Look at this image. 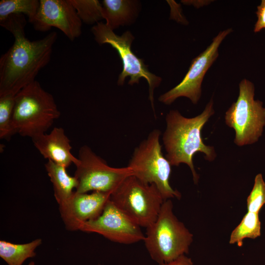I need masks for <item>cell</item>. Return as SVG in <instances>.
Here are the masks:
<instances>
[{
	"label": "cell",
	"mask_w": 265,
	"mask_h": 265,
	"mask_svg": "<svg viewBox=\"0 0 265 265\" xmlns=\"http://www.w3.org/2000/svg\"><path fill=\"white\" fill-rule=\"evenodd\" d=\"M214 113L212 98L203 112L195 117H185L177 110H170L166 116V127L162 137L166 153L165 157L171 166L187 165L195 184L198 183L199 176L193 165L194 154L203 153L210 161L216 156L213 147L205 145L201 137L204 126Z\"/></svg>",
	"instance_id": "cell-2"
},
{
	"label": "cell",
	"mask_w": 265,
	"mask_h": 265,
	"mask_svg": "<svg viewBox=\"0 0 265 265\" xmlns=\"http://www.w3.org/2000/svg\"><path fill=\"white\" fill-rule=\"evenodd\" d=\"M257 16V21L255 24L254 31L260 32L265 26V0H262L261 4L257 6L256 12Z\"/></svg>",
	"instance_id": "cell-23"
},
{
	"label": "cell",
	"mask_w": 265,
	"mask_h": 265,
	"mask_svg": "<svg viewBox=\"0 0 265 265\" xmlns=\"http://www.w3.org/2000/svg\"><path fill=\"white\" fill-rule=\"evenodd\" d=\"M80 231L97 233L111 241L126 244L143 241L145 238L141 227L116 207L110 199L101 214L84 223Z\"/></svg>",
	"instance_id": "cell-11"
},
{
	"label": "cell",
	"mask_w": 265,
	"mask_h": 265,
	"mask_svg": "<svg viewBox=\"0 0 265 265\" xmlns=\"http://www.w3.org/2000/svg\"><path fill=\"white\" fill-rule=\"evenodd\" d=\"M91 31L95 41L99 45L109 44L115 49L121 58L123 70L119 75L118 85H123L126 78L128 77L130 78L128 84L131 85L138 84L141 78L147 80L149 85V99L155 112L154 91L160 85L161 78L151 73L144 60L132 52L131 45L134 37L132 33L127 31L119 36L102 22H98L93 26Z\"/></svg>",
	"instance_id": "cell-8"
},
{
	"label": "cell",
	"mask_w": 265,
	"mask_h": 265,
	"mask_svg": "<svg viewBox=\"0 0 265 265\" xmlns=\"http://www.w3.org/2000/svg\"><path fill=\"white\" fill-rule=\"evenodd\" d=\"M108 193L93 191L91 193L75 192L65 203L59 206L61 218L66 229L80 230L85 222L99 216L110 199Z\"/></svg>",
	"instance_id": "cell-13"
},
{
	"label": "cell",
	"mask_w": 265,
	"mask_h": 265,
	"mask_svg": "<svg viewBox=\"0 0 265 265\" xmlns=\"http://www.w3.org/2000/svg\"><path fill=\"white\" fill-rule=\"evenodd\" d=\"M24 15H11L0 21V25L10 32L14 40L0 58V95L17 94L35 80L39 72L50 61L57 33L52 31L43 38L31 41L26 36Z\"/></svg>",
	"instance_id": "cell-1"
},
{
	"label": "cell",
	"mask_w": 265,
	"mask_h": 265,
	"mask_svg": "<svg viewBox=\"0 0 265 265\" xmlns=\"http://www.w3.org/2000/svg\"><path fill=\"white\" fill-rule=\"evenodd\" d=\"M40 4L38 0H1L0 1V21L14 14L26 15L32 23Z\"/></svg>",
	"instance_id": "cell-19"
},
{
	"label": "cell",
	"mask_w": 265,
	"mask_h": 265,
	"mask_svg": "<svg viewBox=\"0 0 265 265\" xmlns=\"http://www.w3.org/2000/svg\"><path fill=\"white\" fill-rule=\"evenodd\" d=\"M255 86L248 80L239 83V94L226 112V125L235 132L234 143L238 146L252 144L262 135L265 126V107L255 100Z\"/></svg>",
	"instance_id": "cell-7"
},
{
	"label": "cell",
	"mask_w": 265,
	"mask_h": 265,
	"mask_svg": "<svg viewBox=\"0 0 265 265\" xmlns=\"http://www.w3.org/2000/svg\"><path fill=\"white\" fill-rule=\"evenodd\" d=\"M16 94L0 95V138L9 140L16 133L13 123V113Z\"/></svg>",
	"instance_id": "cell-20"
},
{
	"label": "cell",
	"mask_w": 265,
	"mask_h": 265,
	"mask_svg": "<svg viewBox=\"0 0 265 265\" xmlns=\"http://www.w3.org/2000/svg\"><path fill=\"white\" fill-rule=\"evenodd\" d=\"M261 225L259 213L247 212L240 222L232 232L229 243L237 244L238 247H241L245 238L255 239L260 237Z\"/></svg>",
	"instance_id": "cell-18"
},
{
	"label": "cell",
	"mask_w": 265,
	"mask_h": 265,
	"mask_svg": "<svg viewBox=\"0 0 265 265\" xmlns=\"http://www.w3.org/2000/svg\"></svg>",
	"instance_id": "cell-27"
},
{
	"label": "cell",
	"mask_w": 265,
	"mask_h": 265,
	"mask_svg": "<svg viewBox=\"0 0 265 265\" xmlns=\"http://www.w3.org/2000/svg\"><path fill=\"white\" fill-rule=\"evenodd\" d=\"M171 199L165 200L156 221L146 229L143 241L151 259L166 263L188 254L193 234L173 212Z\"/></svg>",
	"instance_id": "cell-3"
},
{
	"label": "cell",
	"mask_w": 265,
	"mask_h": 265,
	"mask_svg": "<svg viewBox=\"0 0 265 265\" xmlns=\"http://www.w3.org/2000/svg\"><path fill=\"white\" fill-rule=\"evenodd\" d=\"M32 24L35 30L48 31L52 27L61 31L71 41L82 32V22L70 0H40Z\"/></svg>",
	"instance_id": "cell-12"
},
{
	"label": "cell",
	"mask_w": 265,
	"mask_h": 265,
	"mask_svg": "<svg viewBox=\"0 0 265 265\" xmlns=\"http://www.w3.org/2000/svg\"><path fill=\"white\" fill-rule=\"evenodd\" d=\"M60 112L53 96L34 80L16 95L13 123L17 133L31 138L46 133Z\"/></svg>",
	"instance_id": "cell-4"
},
{
	"label": "cell",
	"mask_w": 265,
	"mask_h": 265,
	"mask_svg": "<svg viewBox=\"0 0 265 265\" xmlns=\"http://www.w3.org/2000/svg\"><path fill=\"white\" fill-rule=\"evenodd\" d=\"M45 167L53 185L55 200L61 205L72 196L75 192L74 189L78 186V180L67 173L66 167L52 160H48Z\"/></svg>",
	"instance_id": "cell-16"
},
{
	"label": "cell",
	"mask_w": 265,
	"mask_h": 265,
	"mask_svg": "<svg viewBox=\"0 0 265 265\" xmlns=\"http://www.w3.org/2000/svg\"><path fill=\"white\" fill-rule=\"evenodd\" d=\"M247 212L259 213L265 204V182L262 174H258L255 178L254 184L247 198Z\"/></svg>",
	"instance_id": "cell-22"
},
{
	"label": "cell",
	"mask_w": 265,
	"mask_h": 265,
	"mask_svg": "<svg viewBox=\"0 0 265 265\" xmlns=\"http://www.w3.org/2000/svg\"><path fill=\"white\" fill-rule=\"evenodd\" d=\"M159 265H195L190 258L186 255H182L176 259L166 263L159 264Z\"/></svg>",
	"instance_id": "cell-24"
},
{
	"label": "cell",
	"mask_w": 265,
	"mask_h": 265,
	"mask_svg": "<svg viewBox=\"0 0 265 265\" xmlns=\"http://www.w3.org/2000/svg\"><path fill=\"white\" fill-rule=\"evenodd\" d=\"M28 265H36L34 262H31L28 264Z\"/></svg>",
	"instance_id": "cell-25"
},
{
	"label": "cell",
	"mask_w": 265,
	"mask_h": 265,
	"mask_svg": "<svg viewBox=\"0 0 265 265\" xmlns=\"http://www.w3.org/2000/svg\"><path fill=\"white\" fill-rule=\"evenodd\" d=\"M41 244V238L23 244L13 243L1 240L0 257L7 265H22L26 259L36 256L35 249Z\"/></svg>",
	"instance_id": "cell-17"
},
{
	"label": "cell",
	"mask_w": 265,
	"mask_h": 265,
	"mask_svg": "<svg viewBox=\"0 0 265 265\" xmlns=\"http://www.w3.org/2000/svg\"><path fill=\"white\" fill-rule=\"evenodd\" d=\"M110 200L145 228L156 221L165 201L155 185L145 184L133 175L123 180L110 194Z\"/></svg>",
	"instance_id": "cell-6"
},
{
	"label": "cell",
	"mask_w": 265,
	"mask_h": 265,
	"mask_svg": "<svg viewBox=\"0 0 265 265\" xmlns=\"http://www.w3.org/2000/svg\"><path fill=\"white\" fill-rule=\"evenodd\" d=\"M102 6L105 24L112 30L132 23L139 8L137 1L130 0H103Z\"/></svg>",
	"instance_id": "cell-15"
},
{
	"label": "cell",
	"mask_w": 265,
	"mask_h": 265,
	"mask_svg": "<svg viewBox=\"0 0 265 265\" xmlns=\"http://www.w3.org/2000/svg\"><path fill=\"white\" fill-rule=\"evenodd\" d=\"M264 265H265V264Z\"/></svg>",
	"instance_id": "cell-28"
},
{
	"label": "cell",
	"mask_w": 265,
	"mask_h": 265,
	"mask_svg": "<svg viewBox=\"0 0 265 265\" xmlns=\"http://www.w3.org/2000/svg\"><path fill=\"white\" fill-rule=\"evenodd\" d=\"M75 176L79 182L76 190L79 193L100 191L110 194L128 176L132 175L128 166L116 168L109 166L87 145L79 150Z\"/></svg>",
	"instance_id": "cell-9"
},
{
	"label": "cell",
	"mask_w": 265,
	"mask_h": 265,
	"mask_svg": "<svg viewBox=\"0 0 265 265\" xmlns=\"http://www.w3.org/2000/svg\"><path fill=\"white\" fill-rule=\"evenodd\" d=\"M264 28H265V27H264Z\"/></svg>",
	"instance_id": "cell-26"
},
{
	"label": "cell",
	"mask_w": 265,
	"mask_h": 265,
	"mask_svg": "<svg viewBox=\"0 0 265 265\" xmlns=\"http://www.w3.org/2000/svg\"><path fill=\"white\" fill-rule=\"evenodd\" d=\"M161 132L155 129L134 149L128 166L133 176L147 184L156 186L164 200L181 198V193L170 185L171 165L162 154Z\"/></svg>",
	"instance_id": "cell-5"
},
{
	"label": "cell",
	"mask_w": 265,
	"mask_h": 265,
	"mask_svg": "<svg viewBox=\"0 0 265 265\" xmlns=\"http://www.w3.org/2000/svg\"><path fill=\"white\" fill-rule=\"evenodd\" d=\"M232 31L230 28L220 31L206 50L193 59L180 83L160 95L159 101L169 105L177 98L184 97L188 98L193 104H196L201 96V85L204 76L218 57V48L221 43Z\"/></svg>",
	"instance_id": "cell-10"
},
{
	"label": "cell",
	"mask_w": 265,
	"mask_h": 265,
	"mask_svg": "<svg viewBox=\"0 0 265 265\" xmlns=\"http://www.w3.org/2000/svg\"><path fill=\"white\" fill-rule=\"evenodd\" d=\"M34 146L45 159L66 168L78 162L71 153L70 141L62 128L55 127L48 134L44 133L31 138Z\"/></svg>",
	"instance_id": "cell-14"
},
{
	"label": "cell",
	"mask_w": 265,
	"mask_h": 265,
	"mask_svg": "<svg viewBox=\"0 0 265 265\" xmlns=\"http://www.w3.org/2000/svg\"><path fill=\"white\" fill-rule=\"evenodd\" d=\"M82 23L96 24L103 19V6L97 0H70Z\"/></svg>",
	"instance_id": "cell-21"
}]
</instances>
